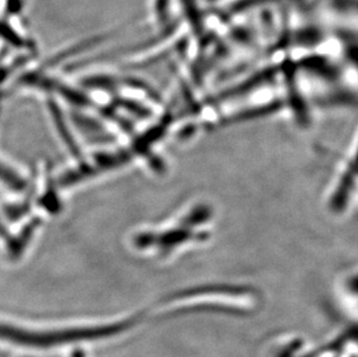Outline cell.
<instances>
[{"mask_svg":"<svg viewBox=\"0 0 358 357\" xmlns=\"http://www.w3.org/2000/svg\"><path fill=\"white\" fill-rule=\"evenodd\" d=\"M69 351H70V354L68 355V357H91L85 349V344L69 348Z\"/></svg>","mask_w":358,"mask_h":357,"instance_id":"obj_5","label":"cell"},{"mask_svg":"<svg viewBox=\"0 0 358 357\" xmlns=\"http://www.w3.org/2000/svg\"><path fill=\"white\" fill-rule=\"evenodd\" d=\"M268 0H241L239 3L236 4L234 6V12H239V10H245L250 7L257 6V5H261L264 4Z\"/></svg>","mask_w":358,"mask_h":357,"instance_id":"obj_4","label":"cell"},{"mask_svg":"<svg viewBox=\"0 0 358 357\" xmlns=\"http://www.w3.org/2000/svg\"><path fill=\"white\" fill-rule=\"evenodd\" d=\"M182 5L192 26L195 28V31H201V18L196 6V0H182Z\"/></svg>","mask_w":358,"mask_h":357,"instance_id":"obj_1","label":"cell"},{"mask_svg":"<svg viewBox=\"0 0 358 357\" xmlns=\"http://www.w3.org/2000/svg\"><path fill=\"white\" fill-rule=\"evenodd\" d=\"M0 36L3 37L5 40L8 41L14 46H20L21 42H22L19 35L15 34L12 28L8 27L7 24H3V22H0Z\"/></svg>","mask_w":358,"mask_h":357,"instance_id":"obj_2","label":"cell"},{"mask_svg":"<svg viewBox=\"0 0 358 357\" xmlns=\"http://www.w3.org/2000/svg\"><path fill=\"white\" fill-rule=\"evenodd\" d=\"M169 0H156V10L160 22H164L167 19V10H169Z\"/></svg>","mask_w":358,"mask_h":357,"instance_id":"obj_3","label":"cell"}]
</instances>
